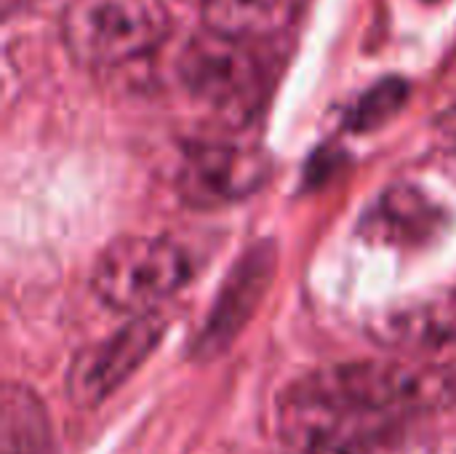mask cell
I'll use <instances>...</instances> for the list:
<instances>
[{"mask_svg": "<svg viewBox=\"0 0 456 454\" xmlns=\"http://www.w3.org/2000/svg\"><path fill=\"white\" fill-rule=\"evenodd\" d=\"M289 454H334V452H302V450H289Z\"/></svg>", "mask_w": 456, "mask_h": 454, "instance_id": "obj_13", "label": "cell"}, {"mask_svg": "<svg viewBox=\"0 0 456 454\" xmlns=\"http://www.w3.org/2000/svg\"><path fill=\"white\" fill-rule=\"evenodd\" d=\"M307 391L363 417L403 425L411 417L446 409L456 401V377L422 361H353L310 372L297 380Z\"/></svg>", "mask_w": 456, "mask_h": 454, "instance_id": "obj_1", "label": "cell"}, {"mask_svg": "<svg viewBox=\"0 0 456 454\" xmlns=\"http://www.w3.org/2000/svg\"><path fill=\"white\" fill-rule=\"evenodd\" d=\"M184 3H198V5H203V0H184Z\"/></svg>", "mask_w": 456, "mask_h": 454, "instance_id": "obj_15", "label": "cell"}, {"mask_svg": "<svg viewBox=\"0 0 456 454\" xmlns=\"http://www.w3.org/2000/svg\"><path fill=\"white\" fill-rule=\"evenodd\" d=\"M299 5L302 0H203L200 16L203 27L254 43L283 32L294 21Z\"/></svg>", "mask_w": 456, "mask_h": 454, "instance_id": "obj_9", "label": "cell"}, {"mask_svg": "<svg viewBox=\"0 0 456 454\" xmlns=\"http://www.w3.org/2000/svg\"><path fill=\"white\" fill-rule=\"evenodd\" d=\"M163 0H69L61 37L86 67H118L150 54L168 32Z\"/></svg>", "mask_w": 456, "mask_h": 454, "instance_id": "obj_2", "label": "cell"}, {"mask_svg": "<svg viewBox=\"0 0 456 454\" xmlns=\"http://www.w3.org/2000/svg\"><path fill=\"white\" fill-rule=\"evenodd\" d=\"M192 276L190 254L168 238L128 235L110 244L91 273L94 294L112 310L139 316L174 297Z\"/></svg>", "mask_w": 456, "mask_h": 454, "instance_id": "obj_3", "label": "cell"}, {"mask_svg": "<svg viewBox=\"0 0 456 454\" xmlns=\"http://www.w3.org/2000/svg\"><path fill=\"white\" fill-rule=\"evenodd\" d=\"M273 268H275V257L270 244L251 249L240 260V265L224 281L219 300L195 343L198 359H216L232 343V337H238V332L246 326L254 308L259 305L273 278Z\"/></svg>", "mask_w": 456, "mask_h": 454, "instance_id": "obj_7", "label": "cell"}, {"mask_svg": "<svg viewBox=\"0 0 456 454\" xmlns=\"http://www.w3.org/2000/svg\"><path fill=\"white\" fill-rule=\"evenodd\" d=\"M449 128H452V134H454V136H456V112H454V115H452V120H449Z\"/></svg>", "mask_w": 456, "mask_h": 454, "instance_id": "obj_14", "label": "cell"}, {"mask_svg": "<svg viewBox=\"0 0 456 454\" xmlns=\"http://www.w3.org/2000/svg\"><path fill=\"white\" fill-rule=\"evenodd\" d=\"M369 222L385 241L411 246L433 238L444 225V214L419 190L401 185L379 198L377 209L369 214Z\"/></svg>", "mask_w": 456, "mask_h": 454, "instance_id": "obj_11", "label": "cell"}, {"mask_svg": "<svg viewBox=\"0 0 456 454\" xmlns=\"http://www.w3.org/2000/svg\"><path fill=\"white\" fill-rule=\"evenodd\" d=\"M369 334L382 348L425 353L456 345V289L409 300L377 313Z\"/></svg>", "mask_w": 456, "mask_h": 454, "instance_id": "obj_8", "label": "cell"}, {"mask_svg": "<svg viewBox=\"0 0 456 454\" xmlns=\"http://www.w3.org/2000/svg\"><path fill=\"white\" fill-rule=\"evenodd\" d=\"M176 70L190 96L208 110L232 123L254 115L262 75L248 43L203 27L184 43Z\"/></svg>", "mask_w": 456, "mask_h": 454, "instance_id": "obj_4", "label": "cell"}, {"mask_svg": "<svg viewBox=\"0 0 456 454\" xmlns=\"http://www.w3.org/2000/svg\"><path fill=\"white\" fill-rule=\"evenodd\" d=\"M166 334V318L155 310L131 316L110 337L86 345L69 364L64 388L77 409H94L104 404L160 345Z\"/></svg>", "mask_w": 456, "mask_h": 454, "instance_id": "obj_5", "label": "cell"}, {"mask_svg": "<svg viewBox=\"0 0 456 454\" xmlns=\"http://www.w3.org/2000/svg\"><path fill=\"white\" fill-rule=\"evenodd\" d=\"M267 177V163L254 150L200 144L184 155L179 190L190 206L214 209L246 198Z\"/></svg>", "mask_w": 456, "mask_h": 454, "instance_id": "obj_6", "label": "cell"}, {"mask_svg": "<svg viewBox=\"0 0 456 454\" xmlns=\"http://www.w3.org/2000/svg\"><path fill=\"white\" fill-rule=\"evenodd\" d=\"M409 99V83H403L401 78H387L379 80L374 88H369L355 107L347 115V126L353 131H374L382 123H387L393 115H398V110L406 104Z\"/></svg>", "mask_w": 456, "mask_h": 454, "instance_id": "obj_12", "label": "cell"}, {"mask_svg": "<svg viewBox=\"0 0 456 454\" xmlns=\"http://www.w3.org/2000/svg\"><path fill=\"white\" fill-rule=\"evenodd\" d=\"M0 454L51 452V417L35 391L19 383H5L0 396Z\"/></svg>", "mask_w": 456, "mask_h": 454, "instance_id": "obj_10", "label": "cell"}]
</instances>
